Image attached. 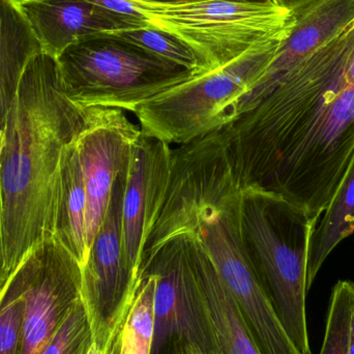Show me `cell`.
<instances>
[{
	"instance_id": "obj_1",
	"label": "cell",
	"mask_w": 354,
	"mask_h": 354,
	"mask_svg": "<svg viewBox=\"0 0 354 354\" xmlns=\"http://www.w3.org/2000/svg\"><path fill=\"white\" fill-rule=\"evenodd\" d=\"M220 132L241 191L280 196L318 223L354 155V20Z\"/></svg>"
},
{
	"instance_id": "obj_2",
	"label": "cell",
	"mask_w": 354,
	"mask_h": 354,
	"mask_svg": "<svg viewBox=\"0 0 354 354\" xmlns=\"http://www.w3.org/2000/svg\"><path fill=\"white\" fill-rule=\"evenodd\" d=\"M84 124V109L64 93L55 57L37 54L23 75L0 147L2 233L10 276L35 245L52 237L62 151Z\"/></svg>"
},
{
	"instance_id": "obj_3",
	"label": "cell",
	"mask_w": 354,
	"mask_h": 354,
	"mask_svg": "<svg viewBox=\"0 0 354 354\" xmlns=\"http://www.w3.org/2000/svg\"><path fill=\"white\" fill-rule=\"evenodd\" d=\"M316 226L301 207L280 196L243 191V245L283 328L301 354H311L306 297L308 252Z\"/></svg>"
},
{
	"instance_id": "obj_4",
	"label": "cell",
	"mask_w": 354,
	"mask_h": 354,
	"mask_svg": "<svg viewBox=\"0 0 354 354\" xmlns=\"http://www.w3.org/2000/svg\"><path fill=\"white\" fill-rule=\"evenodd\" d=\"M64 93L80 108L138 106L198 76L116 33L78 39L55 58Z\"/></svg>"
},
{
	"instance_id": "obj_5",
	"label": "cell",
	"mask_w": 354,
	"mask_h": 354,
	"mask_svg": "<svg viewBox=\"0 0 354 354\" xmlns=\"http://www.w3.org/2000/svg\"><path fill=\"white\" fill-rule=\"evenodd\" d=\"M132 1L149 26L168 31L185 41L212 71L230 64L260 44L286 39L295 24L292 12L272 2Z\"/></svg>"
},
{
	"instance_id": "obj_6",
	"label": "cell",
	"mask_w": 354,
	"mask_h": 354,
	"mask_svg": "<svg viewBox=\"0 0 354 354\" xmlns=\"http://www.w3.org/2000/svg\"><path fill=\"white\" fill-rule=\"evenodd\" d=\"M286 39L260 44L223 68L198 75L138 106L133 113L141 132L169 145H183L222 128L227 110L261 78Z\"/></svg>"
},
{
	"instance_id": "obj_7",
	"label": "cell",
	"mask_w": 354,
	"mask_h": 354,
	"mask_svg": "<svg viewBox=\"0 0 354 354\" xmlns=\"http://www.w3.org/2000/svg\"><path fill=\"white\" fill-rule=\"evenodd\" d=\"M243 191L204 209L196 236L234 299L262 354H301L283 328L241 239Z\"/></svg>"
},
{
	"instance_id": "obj_8",
	"label": "cell",
	"mask_w": 354,
	"mask_h": 354,
	"mask_svg": "<svg viewBox=\"0 0 354 354\" xmlns=\"http://www.w3.org/2000/svg\"><path fill=\"white\" fill-rule=\"evenodd\" d=\"M241 189L220 129L172 149L167 193L143 254L141 274L162 245L195 235L204 209Z\"/></svg>"
},
{
	"instance_id": "obj_9",
	"label": "cell",
	"mask_w": 354,
	"mask_h": 354,
	"mask_svg": "<svg viewBox=\"0 0 354 354\" xmlns=\"http://www.w3.org/2000/svg\"><path fill=\"white\" fill-rule=\"evenodd\" d=\"M155 274L151 354H221L189 248V235L160 248L143 272ZM142 272V274H143Z\"/></svg>"
},
{
	"instance_id": "obj_10",
	"label": "cell",
	"mask_w": 354,
	"mask_h": 354,
	"mask_svg": "<svg viewBox=\"0 0 354 354\" xmlns=\"http://www.w3.org/2000/svg\"><path fill=\"white\" fill-rule=\"evenodd\" d=\"M129 167L114 181L107 212L81 266V297L93 342L112 354L140 280L129 268L122 241V203Z\"/></svg>"
},
{
	"instance_id": "obj_11",
	"label": "cell",
	"mask_w": 354,
	"mask_h": 354,
	"mask_svg": "<svg viewBox=\"0 0 354 354\" xmlns=\"http://www.w3.org/2000/svg\"><path fill=\"white\" fill-rule=\"evenodd\" d=\"M17 268L25 299L19 354H44L81 299V266L59 241L48 237Z\"/></svg>"
},
{
	"instance_id": "obj_12",
	"label": "cell",
	"mask_w": 354,
	"mask_h": 354,
	"mask_svg": "<svg viewBox=\"0 0 354 354\" xmlns=\"http://www.w3.org/2000/svg\"><path fill=\"white\" fill-rule=\"evenodd\" d=\"M85 124L77 147L86 192L85 239L87 253L109 205L114 181L130 166L132 147L141 130L124 110L111 107L83 108Z\"/></svg>"
},
{
	"instance_id": "obj_13",
	"label": "cell",
	"mask_w": 354,
	"mask_h": 354,
	"mask_svg": "<svg viewBox=\"0 0 354 354\" xmlns=\"http://www.w3.org/2000/svg\"><path fill=\"white\" fill-rule=\"evenodd\" d=\"M172 149L140 132L132 147L122 203V241L129 268L141 279L143 254L169 183Z\"/></svg>"
},
{
	"instance_id": "obj_14",
	"label": "cell",
	"mask_w": 354,
	"mask_h": 354,
	"mask_svg": "<svg viewBox=\"0 0 354 354\" xmlns=\"http://www.w3.org/2000/svg\"><path fill=\"white\" fill-rule=\"evenodd\" d=\"M293 15L295 24L288 37L261 78L227 110L226 122L241 115L264 89L342 32L354 20V0H315Z\"/></svg>"
},
{
	"instance_id": "obj_15",
	"label": "cell",
	"mask_w": 354,
	"mask_h": 354,
	"mask_svg": "<svg viewBox=\"0 0 354 354\" xmlns=\"http://www.w3.org/2000/svg\"><path fill=\"white\" fill-rule=\"evenodd\" d=\"M16 1L43 52L55 58L82 37L145 27L87 0Z\"/></svg>"
},
{
	"instance_id": "obj_16",
	"label": "cell",
	"mask_w": 354,
	"mask_h": 354,
	"mask_svg": "<svg viewBox=\"0 0 354 354\" xmlns=\"http://www.w3.org/2000/svg\"><path fill=\"white\" fill-rule=\"evenodd\" d=\"M189 248L221 354H262L239 306L223 284L196 235H189Z\"/></svg>"
},
{
	"instance_id": "obj_17",
	"label": "cell",
	"mask_w": 354,
	"mask_h": 354,
	"mask_svg": "<svg viewBox=\"0 0 354 354\" xmlns=\"http://www.w3.org/2000/svg\"><path fill=\"white\" fill-rule=\"evenodd\" d=\"M76 140L66 145L60 159L54 192L52 237L59 241L82 266L87 257L86 192Z\"/></svg>"
},
{
	"instance_id": "obj_18",
	"label": "cell",
	"mask_w": 354,
	"mask_h": 354,
	"mask_svg": "<svg viewBox=\"0 0 354 354\" xmlns=\"http://www.w3.org/2000/svg\"><path fill=\"white\" fill-rule=\"evenodd\" d=\"M43 52L16 0H0V132L29 62Z\"/></svg>"
},
{
	"instance_id": "obj_19",
	"label": "cell",
	"mask_w": 354,
	"mask_h": 354,
	"mask_svg": "<svg viewBox=\"0 0 354 354\" xmlns=\"http://www.w3.org/2000/svg\"><path fill=\"white\" fill-rule=\"evenodd\" d=\"M354 233V155L334 198L316 226L307 261V288L311 289L322 264L335 248Z\"/></svg>"
},
{
	"instance_id": "obj_20",
	"label": "cell",
	"mask_w": 354,
	"mask_h": 354,
	"mask_svg": "<svg viewBox=\"0 0 354 354\" xmlns=\"http://www.w3.org/2000/svg\"><path fill=\"white\" fill-rule=\"evenodd\" d=\"M155 274L143 272L136 297L116 341L118 354H151L155 328Z\"/></svg>"
},
{
	"instance_id": "obj_21",
	"label": "cell",
	"mask_w": 354,
	"mask_h": 354,
	"mask_svg": "<svg viewBox=\"0 0 354 354\" xmlns=\"http://www.w3.org/2000/svg\"><path fill=\"white\" fill-rule=\"evenodd\" d=\"M116 35L192 72L204 74L212 71L207 64L187 44L163 29L155 26L142 27L120 31L116 32Z\"/></svg>"
},
{
	"instance_id": "obj_22",
	"label": "cell",
	"mask_w": 354,
	"mask_h": 354,
	"mask_svg": "<svg viewBox=\"0 0 354 354\" xmlns=\"http://www.w3.org/2000/svg\"><path fill=\"white\" fill-rule=\"evenodd\" d=\"M354 309V283L339 281L330 295L326 334L319 354H349Z\"/></svg>"
},
{
	"instance_id": "obj_23",
	"label": "cell",
	"mask_w": 354,
	"mask_h": 354,
	"mask_svg": "<svg viewBox=\"0 0 354 354\" xmlns=\"http://www.w3.org/2000/svg\"><path fill=\"white\" fill-rule=\"evenodd\" d=\"M24 312L22 276L17 268L0 290V354H19Z\"/></svg>"
},
{
	"instance_id": "obj_24",
	"label": "cell",
	"mask_w": 354,
	"mask_h": 354,
	"mask_svg": "<svg viewBox=\"0 0 354 354\" xmlns=\"http://www.w3.org/2000/svg\"><path fill=\"white\" fill-rule=\"evenodd\" d=\"M93 332L82 297L66 316L44 354H87Z\"/></svg>"
},
{
	"instance_id": "obj_25",
	"label": "cell",
	"mask_w": 354,
	"mask_h": 354,
	"mask_svg": "<svg viewBox=\"0 0 354 354\" xmlns=\"http://www.w3.org/2000/svg\"><path fill=\"white\" fill-rule=\"evenodd\" d=\"M91 3L97 4L109 12L120 16L126 17L131 20L140 23L142 26L149 27L147 19L141 12L137 10L136 6L133 3L132 0H87Z\"/></svg>"
},
{
	"instance_id": "obj_26",
	"label": "cell",
	"mask_w": 354,
	"mask_h": 354,
	"mask_svg": "<svg viewBox=\"0 0 354 354\" xmlns=\"http://www.w3.org/2000/svg\"><path fill=\"white\" fill-rule=\"evenodd\" d=\"M2 139H3V133L0 132V147H1ZM10 277L8 264H6V253H4L3 233H2L1 195H0V290L3 288Z\"/></svg>"
},
{
	"instance_id": "obj_27",
	"label": "cell",
	"mask_w": 354,
	"mask_h": 354,
	"mask_svg": "<svg viewBox=\"0 0 354 354\" xmlns=\"http://www.w3.org/2000/svg\"><path fill=\"white\" fill-rule=\"evenodd\" d=\"M315 0H272L274 4L295 14Z\"/></svg>"
},
{
	"instance_id": "obj_28",
	"label": "cell",
	"mask_w": 354,
	"mask_h": 354,
	"mask_svg": "<svg viewBox=\"0 0 354 354\" xmlns=\"http://www.w3.org/2000/svg\"><path fill=\"white\" fill-rule=\"evenodd\" d=\"M136 1L145 2V3H183V2L193 1V0H136Z\"/></svg>"
},
{
	"instance_id": "obj_29",
	"label": "cell",
	"mask_w": 354,
	"mask_h": 354,
	"mask_svg": "<svg viewBox=\"0 0 354 354\" xmlns=\"http://www.w3.org/2000/svg\"><path fill=\"white\" fill-rule=\"evenodd\" d=\"M349 354H354V309L353 320H351V349H349Z\"/></svg>"
},
{
	"instance_id": "obj_30",
	"label": "cell",
	"mask_w": 354,
	"mask_h": 354,
	"mask_svg": "<svg viewBox=\"0 0 354 354\" xmlns=\"http://www.w3.org/2000/svg\"><path fill=\"white\" fill-rule=\"evenodd\" d=\"M87 354H104L102 353L101 349L95 345V342H93L91 344V348L88 349V353Z\"/></svg>"
},
{
	"instance_id": "obj_31",
	"label": "cell",
	"mask_w": 354,
	"mask_h": 354,
	"mask_svg": "<svg viewBox=\"0 0 354 354\" xmlns=\"http://www.w3.org/2000/svg\"><path fill=\"white\" fill-rule=\"evenodd\" d=\"M243 1H252V2H272V0H243Z\"/></svg>"
},
{
	"instance_id": "obj_32",
	"label": "cell",
	"mask_w": 354,
	"mask_h": 354,
	"mask_svg": "<svg viewBox=\"0 0 354 354\" xmlns=\"http://www.w3.org/2000/svg\"><path fill=\"white\" fill-rule=\"evenodd\" d=\"M178 354H202L199 353H196V351H185V353H181Z\"/></svg>"
},
{
	"instance_id": "obj_33",
	"label": "cell",
	"mask_w": 354,
	"mask_h": 354,
	"mask_svg": "<svg viewBox=\"0 0 354 354\" xmlns=\"http://www.w3.org/2000/svg\"><path fill=\"white\" fill-rule=\"evenodd\" d=\"M112 354H118V349H116V344H115V347H114L113 351H112Z\"/></svg>"
}]
</instances>
